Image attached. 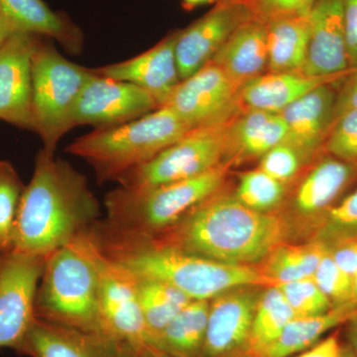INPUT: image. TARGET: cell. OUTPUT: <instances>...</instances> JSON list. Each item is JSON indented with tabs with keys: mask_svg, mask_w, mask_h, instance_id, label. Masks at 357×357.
I'll use <instances>...</instances> for the list:
<instances>
[{
	"mask_svg": "<svg viewBox=\"0 0 357 357\" xmlns=\"http://www.w3.org/2000/svg\"><path fill=\"white\" fill-rule=\"evenodd\" d=\"M338 357H356L354 352L351 351V347L347 344H342V351H340V356Z\"/></svg>",
	"mask_w": 357,
	"mask_h": 357,
	"instance_id": "47",
	"label": "cell"
},
{
	"mask_svg": "<svg viewBox=\"0 0 357 357\" xmlns=\"http://www.w3.org/2000/svg\"><path fill=\"white\" fill-rule=\"evenodd\" d=\"M119 357H174L147 342H117Z\"/></svg>",
	"mask_w": 357,
	"mask_h": 357,
	"instance_id": "43",
	"label": "cell"
},
{
	"mask_svg": "<svg viewBox=\"0 0 357 357\" xmlns=\"http://www.w3.org/2000/svg\"><path fill=\"white\" fill-rule=\"evenodd\" d=\"M236 357H251V356H248V354H241V356H236Z\"/></svg>",
	"mask_w": 357,
	"mask_h": 357,
	"instance_id": "49",
	"label": "cell"
},
{
	"mask_svg": "<svg viewBox=\"0 0 357 357\" xmlns=\"http://www.w3.org/2000/svg\"><path fill=\"white\" fill-rule=\"evenodd\" d=\"M266 23L268 70L302 72L309 45V13L276 18Z\"/></svg>",
	"mask_w": 357,
	"mask_h": 357,
	"instance_id": "25",
	"label": "cell"
},
{
	"mask_svg": "<svg viewBox=\"0 0 357 357\" xmlns=\"http://www.w3.org/2000/svg\"><path fill=\"white\" fill-rule=\"evenodd\" d=\"M103 255L137 278L164 282L192 300L215 299L251 286H273L250 265H234L192 255L156 237L115 227L105 218L93 225Z\"/></svg>",
	"mask_w": 357,
	"mask_h": 357,
	"instance_id": "2",
	"label": "cell"
},
{
	"mask_svg": "<svg viewBox=\"0 0 357 357\" xmlns=\"http://www.w3.org/2000/svg\"><path fill=\"white\" fill-rule=\"evenodd\" d=\"M321 222L318 241L328 248L357 238V189L326 211Z\"/></svg>",
	"mask_w": 357,
	"mask_h": 357,
	"instance_id": "33",
	"label": "cell"
},
{
	"mask_svg": "<svg viewBox=\"0 0 357 357\" xmlns=\"http://www.w3.org/2000/svg\"><path fill=\"white\" fill-rule=\"evenodd\" d=\"M345 325H347V344L351 347V351L357 357V314L352 317Z\"/></svg>",
	"mask_w": 357,
	"mask_h": 357,
	"instance_id": "44",
	"label": "cell"
},
{
	"mask_svg": "<svg viewBox=\"0 0 357 357\" xmlns=\"http://www.w3.org/2000/svg\"><path fill=\"white\" fill-rule=\"evenodd\" d=\"M357 164L324 154L296 192L295 204L307 215H323L356 180Z\"/></svg>",
	"mask_w": 357,
	"mask_h": 357,
	"instance_id": "22",
	"label": "cell"
},
{
	"mask_svg": "<svg viewBox=\"0 0 357 357\" xmlns=\"http://www.w3.org/2000/svg\"><path fill=\"white\" fill-rule=\"evenodd\" d=\"M255 17L246 0H220L210 13L180 31L175 52L181 81L210 63L232 33Z\"/></svg>",
	"mask_w": 357,
	"mask_h": 357,
	"instance_id": "13",
	"label": "cell"
},
{
	"mask_svg": "<svg viewBox=\"0 0 357 357\" xmlns=\"http://www.w3.org/2000/svg\"><path fill=\"white\" fill-rule=\"evenodd\" d=\"M93 74V70L70 62L37 37L32 56V105L35 132L43 141V149L55 153L59 141L74 128L75 107Z\"/></svg>",
	"mask_w": 357,
	"mask_h": 357,
	"instance_id": "7",
	"label": "cell"
},
{
	"mask_svg": "<svg viewBox=\"0 0 357 357\" xmlns=\"http://www.w3.org/2000/svg\"><path fill=\"white\" fill-rule=\"evenodd\" d=\"M285 236L281 218L251 210L236 197H215L156 237L215 261L250 265L266 259Z\"/></svg>",
	"mask_w": 357,
	"mask_h": 357,
	"instance_id": "3",
	"label": "cell"
},
{
	"mask_svg": "<svg viewBox=\"0 0 357 357\" xmlns=\"http://www.w3.org/2000/svg\"><path fill=\"white\" fill-rule=\"evenodd\" d=\"M276 287L283 293L297 318L319 316L333 307L312 278L278 284Z\"/></svg>",
	"mask_w": 357,
	"mask_h": 357,
	"instance_id": "34",
	"label": "cell"
},
{
	"mask_svg": "<svg viewBox=\"0 0 357 357\" xmlns=\"http://www.w3.org/2000/svg\"><path fill=\"white\" fill-rule=\"evenodd\" d=\"M0 8L15 31L49 37L73 54L83 48L79 28L51 10L43 0H0Z\"/></svg>",
	"mask_w": 357,
	"mask_h": 357,
	"instance_id": "23",
	"label": "cell"
},
{
	"mask_svg": "<svg viewBox=\"0 0 357 357\" xmlns=\"http://www.w3.org/2000/svg\"><path fill=\"white\" fill-rule=\"evenodd\" d=\"M227 169L229 164H220L196 177L153 189L130 191L116 188L105 197V220L122 229L156 236L215 196Z\"/></svg>",
	"mask_w": 357,
	"mask_h": 357,
	"instance_id": "6",
	"label": "cell"
},
{
	"mask_svg": "<svg viewBox=\"0 0 357 357\" xmlns=\"http://www.w3.org/2000/svg\"><path fill=\"white\" fill-rule=\"evenodd\" d=\"M328 77L307 76L302 72H269L246 82L239 91L243 112L280 114L310 91L326 84L337 83L351 73Z\"/></svg>",
	"mask_w": 357,
	"mask_h": 357,
	"instance_id": "20",
	"label": "cell"
},
{
	"mask_svg": "<svg viewBox=\"0 0 357 357\" xmlns=\"http://www.w3.org/2000/svg\"><path fill=\"white\" fill-rule=\"evenodd\" d=\"M286 136L287 128L280 114L248 110L230 121L225 156L261 157L283 143Z\"/></svg>",
	"mask_w": 357,
	"mask_h": 357,
	"instance_id": "24",
	"label": "cell"
},
{
	"mask_svg": "<svg viewBox=\"0 0 357 357\" xmlns=\"http://www.w3.org/2000/svg\"><path fill=\"white\" fill-rule=\"evenodd\" d=\"M356 314L357 307L349 303L333 307L319 316L293 319L277 340L255 357H289L306 351L319 342L325 333L345 325Z\"/></svg>",
	"mask_w": 357,
	"mask_h": 357,
	"instance_id": "26",
	"label": "cell"
},
{
	"mask_svg": "<svg viewBox=\"0 0 357 357\" xmlns=\"http://www.w3.org/2000/svg\"><path fill=\"white\" fill-rule=\"evenodd\" d=\"M295 318L297 317L283 293L276 286L267 289L258 301L245 354L251 357L258 356Z\"/></svg>",
	"mask_w": 357,
	"mask_h": 357,
	"instance_id": "29",
	"label": "cell"
},
{
	"mask_svg": "<svg viewBox=\"0 0 357 357\" xmlns=\"http://www.w3.org/2000/svg\"><path fill=\"white\" fill-rule=\"evenodd\" d=\"M93 73L75 107L74 128L84 124L98 128L119 126L159 109L154 96L145 89Z\"/></svg>",
	"mask_w": 357,
	"mask_h": 357,
	"instance_id": "12",
	"label": "cell"
},
{
	"mask_svg": "<svg viewBox=\"0 0 357 357\" xmlns=\"http://www.w3.org/2000/svg\"><path fill=\"white\" fill-rule=\"evenodd\" d=\"M312 280L331 301L333 307L352 303V278L333 261L328 250L314 272Z\"/></svg>",
	"mask_w": 357,
	"mask_h": 357,
	"instance_id": "35",
	"label": "cell"
},
{
	"mask_svg": "<svg viewBox=\"0 0 357 357\" xmlns=\"http://www.w3.org/2000/svg\"><path fill=\"white\" fill-rule=\"evenodd\" d=\"M241 84L213 63L183 79L162 107H167L191 128L227 123L243 112Z\"/></svg>",
	"mask_w": 357,
	"mask_h": 357,
	"instance_id": "9",
	"label": "cell"
},
{
	"mask_svg": "<svg viewBox=\"0 0 357 357\" xmlns=\"http://www.w3.org/2000/svg\"><path fill=\"white\" fill-rule=\"evenodd\" d=\"M184 121L167 107L139 119L96 129L77 138L66 152L88 162L98 183L116 182L170 147L191 130Z\"/></svg>",
	"mask_w": 357,
	"mask_h": 357,
	"instance_id": "5",
	"label": "cell"
},
{
	"mask_svg": "<svg viewBox=\"0 0 357 357\" xmlns=\"http://www.w3.org/2000/svg\"><path fill=\"white\" fill-rule=\"evenodd\" d=\"M100 252L93 225L47 256L35 299L36 318L102 333L98 312Z\"/></svg>",
	"mask_w": 357,
	"mask_h": 357,
	"instance_id": "4",
	"label": "cell"
},
{
	"mask_svg": "<svg viewBox=\"0 0 357 357\" xmlns=\"http://www.w3.org/2000/svg\"><path fill=\"white\" fill-rule=\"evenodd\" d=\"M28 357H119L114 340L36 318L16 351Z\"/></svg>",
	"mask_w": 357,
	"mask_h": 357,
	"instance_id": "19",
	"label": "cell"
},
{
	"mask_svg": "<svg viewBox=\"0 0 357 357\" xmlns=\"http://www.w3.org/2000/svg\"><path fill=\"white\" fill-rule=\"evenodd\" d=\"M340 84V88H337L335 121L344 112L357 109V69H352Z\"/></svg>",
	"mask_w": 357,
	"mask_h": 357,
	"instance_id": "41",
	"label": "cell"
},
{
	"mask_svg": "<svg viewBox=\"0 0 357 357\" xmlns=\"http://www.w3.org/2000/svg\"><path fill=\"white\" fill-rule=\"evenodd\" d=\"M24 188L14 167L0 161V255L13 245L14 225Z\"/></svg>",
	"mask_w": 357,
	"mask_h": 357,
	"instance_id": "32",
	"label": "cell"
},
{
	"mask_svg": "<svg viewBox=\"0 0 357 357\" xmlns=\"http://www.w3.org/2000/svg\"><path fill=\"white\" fill-rule=\"evenodd\" d=\"M324 154L357 164V109L345 112L333 121Z\"/></svg>",
	"mask_w": 357,
	"mask_h": 357,
	"instance_id": "36",
	"label": "cell"
},
{
	"mask_svg": "<svg viewBox=\"0 0 357 357\" xmlns=\"http://www.w3.org/2000/svg\"><path fill=\"white\" fill-rule=\"evenodd\" d=\"M337 83L314 89L280 112L287 128L284 142L295 148L305 163L324 153L335 121Z\"/></svg>",
	"mask_w": 357,
	"mask_h": 357,
	"instance_id": "16",
	"label": "cell"
},
{
	"mask_svg": "<svg viewBox=\"0 0 357 357\" xmlns=\"http://www.w3.org/2000/svg\"><path fill=\"white\" fill-rule=\"evenodd\" d=\"M284 194L285 184L258 168L241 176L234 197L251 210L268 213L280 204Z\"/></svg>",
	"mask_w": 357,
	"mask_h": 357,
	"instance_id": "31",
	"label": "cell"
},
{
	"mask_svg": "<svg viewBox=\"0 0 357 357\" xmlns=\"http://www.w3.org/2000/svg\"><path fill=\"white\" fill-rule=\"evenodd\" d=\"M342 347L340 335L338 332H335L328 337L319 340L297 357H338Z\"/></svg>",
	"mask_w": 357,
	"mask_h": 357,
	"instance_id": "42",
	"label": "cell"
},
{
	"mask_svg": "<svg viewBox=\"0 0 357 357\" xmlns=\"http://www.w3.org/2000/svg\"><path fill=\"white\" fill-rule=\"evenodd\" d=\"M98 264L102 333L117 342H148L149 335L140 307L137 277L103 255L102 249Z\"/></svg>",
	"mask_w": 357,
	"mask_h": 357,
	"instance_id": "11",
	"label": "cell"
},
{
	"mask_svg": "<svg viewBox=\"0 0 357 357\" xmlns=\"http://www.w3.org/2000/svg\"><path fill=\"white\" fill-rule=\"evenodd\" d=\"M14 32H16L15 29L0 8V45L3 44Z\"/></svg>",
	"mask_w": 357,
	"mask_h": 357,
	"instance_id": "45",
	"label": "cell"
},
{
	"mask_svg": "<svg viewBox=\"0 0 357 357\" xmlns=\"http://www.w3.org/2000/svg\"><path fill=\"white\" fill-rule=\"evenodd\" d=\"M137 284L149 342L192 300L178 288L164 282L137 278Z\"/></svg>",
	"mask_w": 357,
	"mask_h": 357,
	"instance_id": "30",
	"label": "cell"
},
{
	"mask_svg": "<svg viewBox=\"0 0 357 357\" xmlns=\"http://www.w3.org/2000/svg\"><path fill=\"white\" fill-rule=\"evenodd\" d=\"M352 304L357 307V274L352 278Z\"/></svg>",
	"mask_w": 357,
	"mask_h": 357,
	"instance_id": "48",
	"label": "cell"
},
{
	"mask_svg": "<svg viewBox=\"0 0 357 357\" xmlns=\"http://www.w3.org/2000/svg\"><path fill=\"white\" fill-rule=\"evenodd\" d=\"M178 35L180 32L174 33L136 57L98 68L93 72L98 76L145 89L162 107L181 82L175 52Z\"/></svg>",
	"mask_w": 357,
	"mask_h": 357,
	"instance_id": "18",
	"label": "cell"
},
{
	"mask_svg": "<svg viewBox=\"0 0 357 357\" xmlns=\"http://www.w3.org/2000/svg\"><path fill=\"white\" fill-rule=\"evenodd\" d=\"M328 248L337 266L354 278L357 274V238L340 241Z\"/></svg>",
	"mask_w": 357,
	"mask_h": 357,
	"instance_id": "40",
	"label": "cell"
},
{
	"mask_svg": "<svg viewBox=\"0 0 357 357\" xmlns=\"http://www.w3.org/2000/svg\"><path fill=\"white\" fill-rule=\"evenodd\" d=\"M243 288L222 294L211 303L199 357H236L245 354L261 295Z\"/></svg>",
	"mask_w": 357,
	"mask_h": 357,
	"instance_id": "15",
	"label": "cell"
},
{
	"mask_svg": "<svg viewBox=\"0 0 357 357\" xmlns=\"http://www.w3.org/2000/svg\"><path fill=\"white\" fill-rule=\"evenodd\" d=\"M230 121L192 128L155 158L122 175L116 181L119 187L130 191L153 189L196 177L220 165L227 155Z\"/></svg>",
	"mask_w": 357,
	"mask_h": 357,
	"instance_id": "8",
	"label": "cell"
},
{
	"mask_svg": "<svg viewBox=\"0 0 357 357\" xmlns=\"http://www.w3.org/2000/svg\"><path fill=\"white\" fill-rule=\"evenodd\" d=\"M37 37L16 31L0 45V121L33 132L32 56Z\"/></svg>",
	"mask_w": 357,
	"mask_h": 357,
	"instance_id": "14",
	"label": "cell"
},
{
	"mask_svg": "<svg viewBox=\"0 0 357 357\" xmlns=\"http://www.w3.org/2000/svg\"><path fill=\"white\" fill-rule=\"evenodd\" d=\"M256 17L265 22L286 16L307 14L316 0H246Z\"/></svg>",
	"mask_w": 357,
	"mask_h": 357,
	"instance_id": "38",
	"label": "cell"
},
{
	"mask_svg": "<svg viewBox=\"0 0 357 357\" xmlns=\"http://www.w3.org/2000/svg\"><path fill=\"white\" fill-rule=\"evenodd\" d=\"M307 76L328 77L349 72L344 22V0H316L309 13Z\"/></svg>",
	"mask_w": 357,
	"mask_h": 357,
	"instance_id": "17",
	"label": "cell"
},
{
	"mask_svg": "<svg viewBox=\"0 0 357 357\" xmlns=\"http://www.w3.org/2000/svg\"><path fill=\"white\" fill-rule=\"evenodd\" d=\"M45 261L13 249L0 255V349L17 351L36 319L35 299Z\"/></svg>",
	"mask_w": 357,
	"mask_h": 357,
	"instance_id": "10",
	"label": "cell"
},
{
	"mask_svg": "<svg viewBox=\"0 0 357 357\" xmlns=\"http://www.w3.org/2000/svg\"><path fill=\"white\" fill-rule=\"evenodd\" d=\"M210 301L192 300L149 344L174 357H199L208 326Z\"/></svg>",
	"mask_w": 357,
	"mask_h": 357,
	"instance_id": "27",
	"label": "cell"
},
{
	"mask_svg": "<svg viewBox=\"0 0 357 357\" xmlns=\"http://www.w3.org/2000/svg\"><path fill=\"white\" fill-rule=\"evenodd\" d=\"M328 250L319 241L304 245H279L266 258L262 273L273 286L312 278Z\"/></svg>",
	"mask_w": 357,
	"mask_h": 357,
	"instance_id": "28",
	"label": "cell"
},
{
	"mask_svg": "<svg viewBox=\"0 0 357 357\" xmlns=\"http://www.w3.org/2000/svg\"><path fill=\"white\" fill-rule=\"evenodd\" d=\"M304 159L295 148L283 142L261 156L259 169L275 180L286 184L298 172Z\"/></svg>",
	"mask_w": 357,
	"mask_h": 357,
	"instance_id": "37",
	"label": "cell"
},
{
	"mask_svg": "<svg viewBox=\"0 0 357 357\" xmlns=\"http://www.w3.org/2000/svg\"><path fill=\"white\" fill-rule=\"evenodd\" d=\"M210 62L241 86L264 74L268 70L267 23L255 17L239 26Z\"/></svg>",
	"mask_w": 357,
	"mask_h": 357,
	"instance_id": "21",
	"label": "cell"
},
{
	"mask_svg": "<svg viewBox=\"0 0 357 357\" xmlns=\"http://www.w3.org/2000/svg\"><path fill=\"white\" fill-rule=\"evenodd\" d=\"M344 22L349 69H357V0H344Z\"/></svg>",
	"mask_w": 357,
	"mask_h": 357,
	"instance_id": "39",
	"label": "cell"
},
{
	"mask_svg": "<svg viewBox=\"0 0 357 357\" xmlns=\"http://www.w3.org/2000/svg\"><path fill=\"white\" fill-rule=\"evenodd\" d=\"M215 0H183V4L185 8L192 9L194 7L203 6V4L211 3Z\"/></svg>",
	"mask_w": 357,
	"mask_h": 357,
	"instance_id": "46",
	"label": "cell"
},
{
	"mask_svg": "<svg viewBox=\"0 0 357 357\" xmlns=\"http://www.w3.org/2000/svg\"><path fill=\"white\" fill-rule=\"evenodd\" d=\"M88 180L67 161L42 148L21 197L11 249L46 258L100 220Z\"/></svg>",
	"mask_w": 357,
	"mask_h": 357,
	"instance_id": "1",
	"label": "cell"
}]
</instances>
